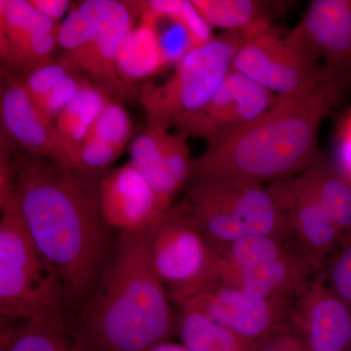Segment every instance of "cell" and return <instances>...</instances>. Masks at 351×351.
I'll return each mask as SVG.
<instances>
[{"label": "cell", "instance_id": "1", "mask_svg": "<svg viewBox=\"0 0 351 351\" xmlns=\"http://www.w3.org/2000/svg\"><path fill=\"white\" fill-rule=\"evenodd\" d=\"M97 176L27 154L14 193L32 240L73 304L90 299L107 251Z\"/></svg>", "mask_w": 351, "mask_h": 351}, {"label": "cell", "instance_id": "2", "mask_svg": "<svg viewBox=\"0 0 351 351\" xmlns=\"http://www.w3.org/2000/svg\"><path fill=\"white\" fill-rule=\"evenodd\" d=\"M341 84V71L323 66L311 84L277 96L255 121L207 141L206 151L191 162L189 180L239 178L263 184L295 177L324 163L318 131L338 101Z\"/></svg>", "mask_w": 351, "mask_h": 351}, {"label": "cell", "instance_id": "3", "mask_svg": "<svg viewBox=\"0 0 351 351\" xmlns=\"http://www.w3.org/2000/svg\"><path fill=\"white\" fill-rule=\"evenodd\" d=\"M156 226L120 234L112 262L83 314L80 336L88 350L147 351L177 331L170 295L152 265Z\"/></svg>", "mask_w": 351, "mask_h": 351}, {"label": "cell", "instance_id": "4", "mask_svg": "<svg viewBox=\"0 0 351 351\" xmlns=\"http://www.w3.org/2000/svg\"><path fill=\"white\" fill-rule=\"evenodd\" d=\"M181 204L215 252L245 235L285 242L294 235L269 189L239 178L189 180Z\"/></svg>", "mask_w": 351, "mask_h": 351}, {"label": "cell", "instance_id": "5", "mask_svg": "<svg viewBox=\"0 0 351 351\" xmlns=\"http://www.w3.org/2000/svg\"><path fill=\"white\" fill-rule=\"evenodd\" d=\"M64 302L61 276L32 240L13 196L0 219V313L29 322L61 314Z\"/></svg>", "mask_w": 351, "mask_h": 351}, {"label": "cell", "instance_id": "6", "mask_svg": "<svg viewBox=\"0 0 351 351\" xmlns=\"http://www.w3.org/2000/svg\"><path fill=\"white\" fill-rule=\"evenodd\" d=\"M138 17L137 1L85 0L73 5L58 29L64 53L90 82L119 103L140 96L122 82L117 66L122 44Z\"/></svg>", "mask_w": 351, "mask_h": 351}, {"label": "cell", "instance_id": "7", "mask_svg": "<svg viewBox=\"0 0 351 351\" xmlns=\"http://www.w3.org/2000/svg\"><path fill=\"white\" fill-rule=\"evenodd\" d=\"M244 39L241 32H223L189 52L165 82L143 84L138 100L147 112V122L170 128L200 112L232 69Z\"/></svg>", "mask_w": 351, "mask_h": 351}, {"label": "cell", "instance_id": "8", "mask_svg": "<svg viewBox=\"0 0 351 351\" xmlns=\"http://www.w3.org/2000/svg\"><path fill=\"white\" fill-rule=\"evenodd\" d=\"M151 252L157 276L178 306L218 283L216 252L181 203L159 221Z\"/></svg>", "mask_w": 351, "mask_h": 351}, {"label": "cell", "instance_id": "9", "mask_svg": "<svg viewBox=\"0 0 351 351\" xmlns=\"http://www.w3.org/2000/svg\"><path fill=\"white\" fill-rule=\"evenodd\" d=\"M323 66L302 56L274 25L245 34L232 63L233 69L277 96L306 87Z\"/></svg>", "mask_w": 351, "mask_h": 351}, {"label": "cell", "instance_id": "10", "mask_svg": "<svg viewBox=\"0 0 351 351\" xmlns=\"http://www.w3.org/2000/svg\"><path fill=\"white\" fill-rule=\"evenodd\" d=\"M181 306L207 314L253 348L290 323L294 306L290 300L260 299L219 282Z\"/></svg>", "mask_w": 351, "mask_h": 351}, {"label": "cell", "instance_id": "11", "mask_svg": "<svg viewBox=\"0 0 351 351\" xmlns=\"http://www.w3.org/2000/svg\"><path fill=\"white\" fill-rule=\"evenodd\" d=\"M58 29L59 25L44 17L29 0H1V71L20 78L54 59Z\"/></svg>", "mask_w": 351, "mask_h": 351}, {"label": "cell", "instance_id": "12", "mask_svg": "<svg viewBox=\"0 0 351 351\" xmlns=\"http://www.w3.org/2000/svg\"><path fill=\"white\" fill-rule=\"evenodd\" d=\"M276 99L277 95L232 69L209 103L176 127L186 137L209 141L223 132L255 121L274 105Z\"/></svg>", "mask_w": 351, "mask_h": 351}, {"label": "cell", "instance_id": "13", "mask_svg": "<svg viewBox=\"0 0 351 351\" xmlns=\"http://www.w3.org/2000/svg\"><path fill=\"white\" fill-rule=\"evenodd\" d=\"M0 120L1 135L29 156L73 168L54 120L34 103L17 77L4 71H1Z\"/></svg>", "mask_w": 351, "mask_h": 351}, {"label": "cell", "instance_id": "14", "mask_svg": "<svg viewBox=\"0 0 351 351\" xmlns=\"http://www.w3.org/2000/svg\"><path fill=\"white\" fill-rule=\"evenodd\" d=\"M313 63L341 71L351 62V0H313L301 22L285 36Z\"/></svg>", "mask_w": 351, "mask_h": 351}, {"label": "cell", "instance_id": "15", "mask_svg": "<svg viewBox=\"0 0 351 351\" xmlns=\"http://www.w3.org/2000/svg\"><path fill=\"white\" fill-rule=\"evenodd\" d=\"M267 189L287 218L304 257L313 267H319L345 234L298 176L270 182Z\"/></svg>", "mask_w": 351, "mask_h": 351}, {"label": "cell", "instance_id": "16", "mask_svg": "<svg viewBox=\"0 0 351 351\" xmlns=\"http://www.w3.org/2000/svg\"><path fill=\"white\" fill-rule=\"evenodd\" d=\"M291 323L307 351H348L351 348V311L332 292L324 277L307 284L293 306Z\"/></svg>", "mask_w": 351, "mask_h": 351}, {"label": "cell", "instance_id": "17", "mask_svg": "<svg viewBox=\"0 0 351 351\" xmlns=\"http://www.w3.org/2000/svg\"><path fill=\"white\" fill-rule=\"evenodd\" d=\"M99 199L106 223L121 232L158 225L169 212L161 208L154 189L131 162L101 178Z\"/></svg>", "mask_w": 351, "mask_h": 351}, {"label": "cell", "instance_id": "18", "mask_svg": "<svg viewBox=\"0 0 351 351\" xmlns=\"http://www.w3.org/2000/svg\"><path fill=\"white\" fill-rule=\"evenodd\" d=\"M313 265L304 255L289 252L272 262L248 269L217 267L218 282L228 284L260 299L300 297L306 288Z\"/></svg>", "mask_w": 351, "mask_h": 351}, {"label": "cell", "instance_id": "19", "mask_svg": "<svg viewBox=\"0 0 351 351\" xmlns=\"http://www.w3.org/2000/svg\"><path fill=\"white\" fill-rule=\"evenodd\" d=\"M133 124L121 103L110 100L80 147L75 169L99 175L119 159L130 140Z\"/></svg>", "mask_w": 351, "mask_h": 351}, {"label": "cell", "instance_id": "20", "mask_svg": "<svg viewBox=\"0 0 351 351\" xmlns=\"http://www.w3.org/2000/svg\"><path fill=\"white\" fill-rule=\"evenodd\" d=\"M138 23L128 34L117 57V71L122 82L137 89L136 83L158 75L167 68L159 43V16L137 1Z\"/></svg>", "mask_w": 351, "mask_h": 351}, {"label": "cell", "instance_id": "21", "mask_svg": "<svg viewBox=\"0 0 351 351\" xmlns=\"http://www.w3.org/2000/svg\"><path fill=\"white\" fill-rule=\"evenodd\" d=\"M193 3L210 27L241 34L272 25L289 5L287 1L265 0H193Z\"/></svg>", "mask_w": 351, "mask_h": 351}, {"label": "cell", "instance_id": "22", "mask_svg": "<svg viewBox=\"0 0 351 351\" xmlns=\"http://www.w3.org/2000/svg\"><path fill=\"white\" fill-rule=\"evenodd\" d=\"M110 100L112 99L104 90L87 78L80 85L75 98L57 117L55 123L69 152L73 169L80 147Z\"/></svg>", "mask_w": 351, "mask_h": 351}, {"label": "cell", "instance_id": "23", "mask_svg": "<svg viewBox=\"0 0 351 351\" xmlns=\"http://www.w3.org/2000/svg\"><path fill=\"white\" fill-rule=\"evenodd\" d=\"M180 308L177 332L189 351L253 350V346L202 311L189 306Z\"/></svg>", "mask_w": 351, "mask_h": 351}, {"label": "cell", "instance_id": "24", "mask_svg": "<svg viewBox=\"0 0 351 351\" xmlns=\"http://www.w3.org/2000/svg\"><path fill=\"white\" fill-rule=\"evenodd\" d=\"M319 201L339 230H351V181L341 171L323 163L298 175Z\"/></svg>", "mask_w": 351, "mask_h": 351}, {"label": "cell", "instance_id": "25", "mask_svg": "<svg viewBox=\"0 0 351 351\" xmlns=\"http://www.w3.org/2000/svg\"><path fill=\"white\" fill-rule=\"evenodd\" d=\"M5 351H89L80 336L66 326L61 314L25 322L14 332Z\"/></svg>", "mask_w": 351, "mask_h": 351}, {"label": "cell", "instance_id": "26", "mask_svg": "<svg viewBox=\"0 0 351 351\" xmlns=\"http://www.w3.org/2000/svg\"><path fill=\"white\" fill-rule=\"evenodd\" d=\"M169 133V127L147 122L144 130L134 138L130 147V162L154 189L159 204L162 189L164 147Z\"/></svg>", "mask_w": 351, "mask_h": 351}, {"label": "cell", "instance_id": "27", "mask_svg": "<svg viewBox=\"0 0 351 351\" xmlns=\"http://www.w3.org/2000/svg\"><path fill=\"white\" fill-rule=\"evenodd\" d=\"M290 250L283 242L265 235L249 234L235 240L217 254V267L248 269L272 262L287 255Z\"/></svg>", "mask_w": 351, "mask_h": 351}, {"label": "cell", "instance_id": "28", "mask_svg": "<svg viewBox=\"0 0 351 351\" xmlns=\"http://www.w3.org/2000/svg\"><path fill=\"white\" fill-rule=\"evenodd\" d=\"M143 4L159 17L181 24L188 32L191 51L206 45L215 38L212 27L198 12L193 0H147Z\"/></svg>", "mask_w": 351, "mask_h": 351}, {"label": "cell", "instance_id": "29", "mask_svg": "<svg viewBox=\"0 0 351 351\" xmlns=\"http://www.w3.org/2000/svg\"><path fill=\"white\" fill-rule=\"evenodd\" d=\"M76 73H82V71L68 53H64L58 59L41 64L18 80L36 103L64 77Z\"/></svg>", "mask_w": 351, "mask_h": 351}, {"label": "cell", "instance_id": "30", "mask_svg": "<svg viewBox=\"0 0 351 351\" xmlns=\"http://www.w3.org/2000/svg\"><path fill=\"white\" fill-rule=\"evenodd\" d=\"M328 287L351 311V230L343 235L341 249L328 270Z\"/></svg>", "mask_w": 351, "mask_h": 351}, {"label": "cell", "instance_id": "31", "mask_svg": "<svg viewBox=\"0 0 351 351\" xmlns=\"http://www.w3.org/2000/svg\"><path fill=\"white\" fill-rule=\"evenodd\" d=\"M157 32L167 66L173 64H177L191 52L188 32L179 23L167 18L159 17Z\"/></svg>", "mask_w": 351, "mask_h": 351}, {"label": "cell", "instance_id": "32", "mask_svg": "<svg viewBox=\"0 0 351 351\" xmlns=\"http://www.w3.org/2000/svg\"><path fill=\"white\" fill-rule=\"evenodd\" d=\"M85 80H87V77L83 73H73V75L66 76L58 83L56 86L53 87L40 100L36 101V105L51 119L56 121L60 113L63 112L64 108L75 98L80 85Z\"/></svg>", "mask_w": 351, "mask_h": 351}, {"label": "cell", "instance_id": "33", "mask_svg": "<svg viewBox=\"0 0 351 351\" xmlns=\"http://www.w3.org/2000/svg\"><path fill=\"white\" fill-rule=\"evenodd\" d=\"M13 143L1 135L0 154V209L9 202L15 193L16 182L24 156H14Z\"/></svg>", "mask_w": 351, "mask_h": 351}, {"label": "cell", "instance_id": "34", "mask_svg": "<svg viewBox=\"0 0 351 351\" xmlns=\"http://www.w3.org/2000/svg\"><path fill=\"white\" fill-rule=\"evenodd\" d=\"M252 351H307V348L301 334L290 322L263 339Z\"/></svg>", "mask_w": 351, "mask_h": 351}, {"label": "cell", "instance_id": "35", "mask_svg": "<svg viewBox=\"0 0 351 351\" xmlns=\"http://www.w3.org/2000/svg\"><path fill=\"white\" fill-rule=\"evenodd\" d=\"M338 160L341 172L351 181V112L339 126Z\"/></svg>", "mask_w": 351, "mask_h": 351}, {"label": "cell", "instance_id": "36", "mask_svg": "<svg viewBox=\"0 0 351 351\" xmlns=\"http://www.w3.org/2000/svg\"><path fill=\"white\" fill-rule=\"evenodd\" d=\"M39 13L52 22L61 21L66 14L71 12L73 2L69 0H29ZM59 25V24H58Z\"/></svg>", "mask_w": 351, "mask_h": 351}, {"label": "cell", "instance_id": "37", "mask_svg": "<svg viewBox=\"0 0 351 351\" xmlns=\"http://www.w3.org/2000/svg\"><path fill=\"white\" fill-rule=\"evenodd\" d=\"M147 351H189L182 343H172L170 341H162L152 346Z\"/></svg>", "mask_w": 351, "mask_h": 351}, {"label": "cell", "instance_id": "38", "mask_svg": "<svg viewBox=\"0 0 351 351\" xmlns=\"http://www.w3.org/2000/svg\"><path fill=\"white\" fill-rule=\"evenodd\" d=\"M348 351H351V348H350V350H348Z\"/></svg>", "mask_w": 351, "mask_h": 351}, {"label": "cell", "instance_id": "39", "mask_svg": "<svg viewBox=\"0 0 351 351\" xmlns=\"http://www.w3.org/2000/svg\"><path fill=\"white\" fill-rule=\"evenodd\" d=\"M350 64H351V62H350Z\"/></svg>", "mask_w": 351, "mask_h": 351}]
</instances>
